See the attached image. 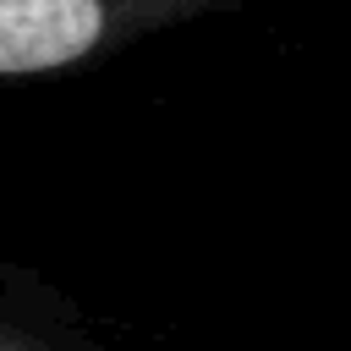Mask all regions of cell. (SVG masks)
<instances>
[{
	"mask_svg": "<svg viewBox=\"0 0 351 351\" xmlns=\"http://www.w3.org/2000/svg\"><path fill=\"white\" fill-rule=\"evenodd\" d=\"M252 0H0V82L71 77Z\"/></svg>",
	"mask_w": 351,
	"mask_h": 351,
	"instance_id": "1",
	"label": "cell"
},
{
	"mask_svg": "<svg viewBox=\"0 0 351 351\" xmlns=\"http://www.w3.org/2000/svg\"><path fill=\"white\" fill-rule=\"evenodd\" d=\"M0 351H60V346L38 340V335H33V329H22L11 313H0Z\"/></svg>",
	"mask_w": 351,
	"mask_h": 351,
	"instance_id": "2",
	"label": "cell"
}]
</instances>
